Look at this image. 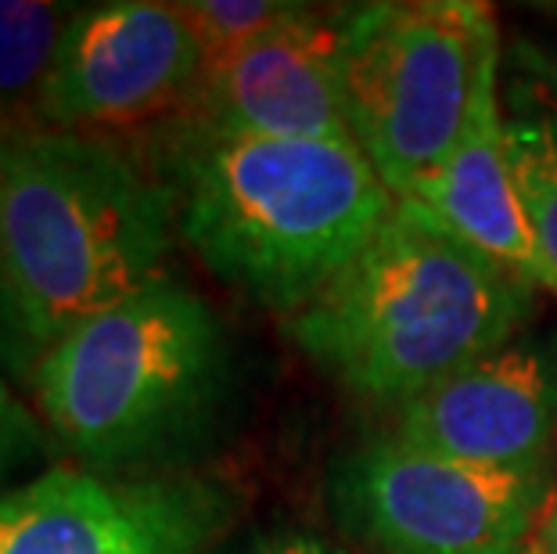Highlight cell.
I'll return each instance as SVG.
<instances>
[{
  "instance_id": "ac0fdd59",
  "label": "cell",
  "mask_w": 557,
  "mask_h": 554,
  "mask_svg": "<svg viewBox=\"0 0 557 554\" xmlns=\"http://www.w3.org/2000/svg\"><path fill=\"white\" fill-rule=\"evenodd\" d=\"M543 11H547V15H550V19L557 22V4H547V8H543Z\"/></svg>"
},
{
  "instance_id": "3957f363",
  "label": "cell",
  "mask_w": 557,
  "mask_h": 554,
  "mask_svg": "<svg viewBox=\"0 0 557 554\" xmlns=\"http://www.w3.org/2000/svg\"><path fill=\"white\" fill-rule=\"evenodd\" d=\"M525 303L529 281L396 195L363 253L288 328L352 393L410 404L500 353Z\"/></svg>"
},
{
  "instance_id": "e0dca14e",
  "label": "cell",
  "mask_w": 557,
  "mask_h": 554,
  "mask_svg": "<svg viewBox=\"0 0 557 554\" xmlns=\"http://www.w3.org/2000/svg\"><path fill=\"white\" fill-rule=\"evenodd\" d=\"M540 551H543V554H557V493H554V501L547 504V515H543V526H540Z\"/></svg>"
},
{
  "instance_id": "5b68a950",
  "label": "cell",
  "mask_w": 557,
  "mask_h": 554,
  "mask_svg": "<svg viewBox=\"0 0 557 554\" xmlns=\"http://www.w3.org/2000/svg\"><path fill=\"white\" fill-rule=\"evenodd\" d=\"M349 130L393 195L454 156L500 94V26L479 0L349 4L342 29Z\"/></svg>"
},
{
  "instance_id": "d6986e66",
  "label": "cell",
  "mask_w": 557,
  "mask_h": 554,
  "mask_svg": "<svg viewBox=\"0 0 557 554\" xmlns=\"http://www.w3.org/2000/svg\"><path fill=\"white\" fill-rule=\"evenodd\" d=\"M518 554H543V551H540V544H536V547H529V551H518Z\"/></svg>"
},
{
  "instance_id": "8992f818",
  "label": "cell",
  "mask_w": 557,
  "mask_h": 554,
  "mask_svg": "<svg viewBox=\"0 0 557 554\" xmlns=\"http://www.w3.org/2000/svg\"><path fill=\"white\" fill-rule=\"evenodd\" d=\"M543 471L490 468L377 440L335 476L346 526L382 554H518Z\"/></svg>"
},
{
  "instance_id": "6da1fadb",
  "label": "cell",
  "mask_w": 557,
  "mask_h": 554,
  "mask_svg": "<svg viewBox=\"0 0 557 554\" xmlns=\"http://www.w3.org/2000/svg\"><path fill=\"white\" fill-rule=\"evenodd\" d=\"M176 195L104 134L0 137V357L40 360L162 278Z\"/></svg>"
},
{
  "instance_id": "7a4b0ae2",
  "label": "cell",
  "mask_w": 557,
  "mask_h": 554,
  "mask_svg": "<svg viewBox=\"0 0 557 554\" xmlns=\"http://www.w3.org/2000/svg\"><path fill=\"white\" fill-rule=\"evenodd\" d=\"M173 170L191 253L223 285L288 317L363 253L396 202L357 140L187 130Z\"/></svg>"
},
{
  "instance_id": "7c38bea8",
  "label": "cell",
  "mask_w": 557,
  "mask_h": 554,
  "mask_svg": "<svg viewBox=\"0 0 557 554\" xmlns=\"http://www.w3.org/2000/svg\"><path fill=\"white\" fill-rule=\"evenodd\" d=\"M504 145L515 187L532 223L543 285L557 292V58L536 44L511 47L500 84Z\"/></svg>"
},
{
  "instance_id": "ba28073f",
  "label": "cell",
  "mask_w": 557,
  "mask_h": 554,
  "mask_svg": "<svg viewBox=\"0 0 557 554\" xmlns=\"http://www.w3.org/2000/svg\"><path fill=\"white\" fill-rule=\"evenodd\" d=\"M227 515L206 479L51 468L0 493V554H209Z\"/></svg>"
},
{
  "instance_id": "277c9868",
  "label": "cell",
  "mask_w": 557,
  "mask_h": 554,
  "mask_svg": "<svg viewBox=\"0 0 557 554\" xmlns=\"http://www.w3.org/2000/svg\"><path fill=\"white\" fill-rule=\"evenodd\" d=\"M227 385V338L181 281L159 278L87 317L33 364L47 426L94 471L187 440Z\"/></svg>"
},
{
  "instance_id": "4fadbf2b",
  "label": "cell",
  "mask_w": 557,
  "mask_h": 554,
  "mask_svg": "<svg viewBox=\"0 0 557 554\" xmlns=\"http://www.w3.org/2000/svg\"><path fill=\"white\" fill-rule=\"evenodd\" d=\"M73 4L0 0V137L40 126V101Z\"/></svg>"
},
{
  "instance_id": "30bf717a",
  "label": "cell",
  "mask_w": 557,
  "mask_h": 554,
  "mask_svg": "<svg viewBox=\"0 0 557 554\" xmlns=\"http://www.w3.org/2000/svg\"><path fill=\"white\" fill-rule=\"evenodd\" d=\"M557 421V371L532 349H500L403 404L396 440L490 468L543 471Z\"/></svg>"
},
{
  "instance_id": "9c48e42d",
  "label": "cell",
  "mask_w": 557,
  "mask_h": 554,
  "mask_svg": "<svg viewBox=\"0 0 557 554\" xmlns=\"http://www.w3.org/2000/svg\"><path fill=\"white\" fill-rule=\"evenodd\" d=\"M346 8H310L201 69L191 101V130L223 137L352 140L342 84Z\"/></svg>"
},
{
  "instance_id": "8fae6325",
  "label": "cell",
  "mask_w": 557,
  "mask_h": 554,
  "mask_svg": "<svg viewBox=\"0 0 557 554\" xmlns=\"http://www.w3.org/2000/svg\"><path fill=\"white\" fill-rule=\"evenodd\" d=\"M399 198L424 206L460 242L485 253L529 285H543V263L532 223L515 187L504 145L500 94L482 101L465 140L443 167L413 181Z\"/></svg>"
},
{
  "instance_id": "9a60e30c",
  "label": "cell",
  "mask_w": 557,
  "mask_h": 554,
  "mask_svg": "<svg viewBox=\"0 0 557 554\" xmlns=\"http://www.w3.org/2000/svg\"><path fill=\"white\" fill-rule=\"evenodd\" d=\"M37 446H40L37 421L18 404L15 393L0 382V482L8 479L11 468H18L26 457L37 454Z\"/></svg>"
},
{
  "instance_id": "2e32d148",
  "label": "cell",
  "mask_w": 557,
  "mask_h": 554,
  "mask_svg": "<svg viewBox=\"0 0 557 554\" xmlns=\"http://www.w3.org/2000/svg\"><path fill=\"white\" fill-rule=\"evenodd\" d=\"M242 554H342V551L313 533H270L252 540Z\"/></svg>"
},
{
  "instance_id": "5bb4252c",
  "label": "cell",
  "mask_w": 557,
  "mask_h": 554,
  "mask_svg": "<svg viewBox=\"0 0 557 554\" xmlns=\"http://www.w3.org/2000/svg\"><path fill=\"white\" fill-rule=\"evenodd\" d=\"M299 8L302 4H288V0H187L181 4L187 26L198 37L206 69L263 40Z\"/></svg>"
},
{
  "instance_id": "52a82bcc",
  "label": "cell",
  "mask_w": 557,
  "mask_h": 554,
  "mask_svg": "<svg viewBox=\"0 0 557 554\" xmlns=\"http://www.w3.org/2000/svg\"><path fill=\"white\" fill-rule=\"evenodd\" d=\"M201 47L181 4L112 0L76 8L40 101V126L104 134L191 109Z\"/></svg>"
}]
</instances>
